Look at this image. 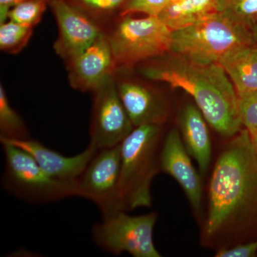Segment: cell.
<instances>
[{"mask_svg":"<svg viewBox=\"0 0 257 257\" xmlns=\"http://www.w3.org/2000/svg\"><path fill=\"white\" fill-rule=\"evenodd\" d=\"M204 234L214 237L257 219V156L243 128L221 154L211 175Z\"/></svg>","mask_w":257,"mask_h":257,"instance_id":"obj_1","label":"cell"},{"mask_svg":"<svg viewBox=\"0 0 257 257\" xmlns=\"http://www.w3.org/2000/svg\"><path fill=\"white\" fill-rule=\"evenodd\" d=\"M170 54L143 67L147 79L167 83L192 96L208 124L221 136L233 138L241 131L237 93L219 63L199 64Z\"/></svg>","mask_w":257,"mask_h":257,"instance_id":"obj_2","label":"cell"},{"mask_svg":"<svg viewBox=\"0 0 257 257\" xmlns=\"http://www.w3.org/2000/svg\"><path fill=\"white\" fill-rule=\"evenodd\" d=\"M162 126H136L121 144L119 196L124 211L151 207L152 180L161 171Z\"/></svg>","mask_w":257,"mask_h":257,"instance_id":"obj_3","label":"cell"},{"mask_svg":"<svg viewBox=\"0 0 257 257\" xmlns=\"http://www.w3.org/2000/svg\"><path fill=\"white\" fill-rule=\"evenodd\" d=\"M253 45L252 32L216 12L172 32L170 53L196 63H218L230 51Z\"/></svg>","mask_w":257,"mask_h":257,"instance_id":"obj_4","label":"cell"},{"mask_svg":"<svg viewBox=\"0 0 257 257\" xmlns=\"http://www.w3.org/2000/svg\"><path fill=\"white\" fill-rule=\"evenodd\" d=\"M5 165L2 187L15 197L35 204L77 197L76 182H62L47 175L23 149L3 143Z\"/></svg>","mask_w":257,"mask_h":257,"instance_id":"obj_5","label":"cell"},{"mask_svg":"<svg viewBox=\"0 0 257 257\" xmlns=\"http://www.w3.org/2000/svg\"><path fill=\"white\" fill-rule=\"evenodd\" d=\"M107 36L116 66H131L170 53L172 31L158 17L124 15Z\"/></svg>","mask_w":257,"mask_h":257,"instance_id":"obj_6","label":"cell"},{"mask_svg":"<svg viewBox=\"0 0 257 257\" xmlns=\"http://www.w3.org/2000/svg\"><path fill=\"white\" fill-rule=\"evenodd\" d=\"M124 211L92 226V238L96 246L116 256L126 252L134 257L162 256L153 240L157 213L130 216Z\"/></svg>","mask_w":257,"mask_h":257,"instance_id":"obj_7","label":"cell"},{"mask_svg":"<svg viewBox=\"0 0 257 257\" xmlns=\"http://www.w3.org/2000/svg\"><path fill=\"white\" fill-rule=\"evenodd\" d=\"M121 145L97 150L76 182L77 197L95 204L103 219L124 211L119 196Z\"/></svg>","mask_w":257,"mask_h":257,"instance_id":"obj_8","label":"cell"},{"mask_svg":"<svg viewBox=\"0 0 257 257\" xmlns=\"http://www.w3.org/2000/svg\"><path fill=\"white\" fill-rule=\"evenodd\" d=\"M93 93L89 145L97 150L121 145L135 126L120 99L114 74Z\"/></svg>","mask_w":257,"mask_h":257,"instance_id":"obj_9","label":"cell"},{"mask_svg":"<svg viewBox=\"0 0 257 257\" xmlns=\"http://www.w3.org/2000/svg\"><path fill=\"white\" fill-rule=\"evenodd\" d=\"M49 5L59 28L54 48L66 62L80 55L102 35L95 22L65 0H50Z\"/></svg>","mask_w":257,"mask_h":257,"instance_id":"obj_10","label":"cell"},{"mask_svg":"<svg viewBox=\"0 0 257 257\" xmlns=\"http://www.w3.org/2000/svg\"><path fill=\"white\" fill-rule=\"evenodd\" d=\"M71 86L81 92H94L116 68L109 40L104 33L87 50L68 61Z\"/></svg>","mask_w":257,"mask_h":257,"instance_id":"obj_11","label":"cell"},{"mask_svg":"<svg viewBox=\"0 0 257 257\" xmlns=\"http://www.w3.org/2000/svg\"><path fill=\"white\" fill-rule=\"evenodd\" d=\"M189 156L178 130H171L160 148V170L177 180L193 209L199 212L202 204V184Z\"/></svg>","mask_w":257,"mask_h":257,"instance_id":"obj_12","label":"cell"},{"mask_svg":"<svg viewBox=\"0 0 257 257\" xmlns=\"http://www.w3.org/2000/svg\"><path fill=\"white\" fill-rule=\"evenodd\" d=\"M28 152L39 166L52 178L62 182H76L94 156L97 150L88 145L84 151L72 157L64 156L37 140H0Z\"/></svg>","mask_w":257,"mask_h":257,"instance_id":"obj_13","label":"cell"},{"mask_svg":"<svg viewBox=\"0 0 257 257\" xmlns=\"http://www.w3.org/2000/svg\"><path fill=\"white\" fill-rule=\"evenodd\" d=\"M116 87L135 127L145 124L162 126L165 122L168 113L167 105L156 93L132 81L116 82Z\"/></svg>","mask_w":257,"mask_h":257,"instance_id":"obj_14","label":"cell"},{"mask_svg":"<svg viewBox=\"0 0 257 257\" xmlns=\"http://www.w3.org/2000/svg\"><path fill=\"white\" fill-rule=\"evenodd\" d=\"M207 122L199 108L193 104L184 106L179 116L184 146L197 162L203 174L208 170L211 156V139Z\"/></svg>","mask_w":257,"mask_h":257,"instance_id":"obj_15","label":"cell"},{"mask_svg":"<svg viewBox=\"0 0 257 257\" xmlns=\"http://www.w3.org/2000/svg\"><path fill=\"white\" fill-rule=\"evenodd\" d=\"M237 94L257 92V46L246 45L230 51L218 62Z\"/></svg>","mask_w":257,"mask_h":257,"instance_id":"obj_16","label":"cell"},{"mask_svg":"<svg viewBox=\"0 0 257 257\" xmlns=\"http://www.w3.org/2000/svg\"><path fill=\"white\" fill-rule=\"evenodd\" d=\"M219 0H171L158 18L172 30L190 26L217 12Z\"/></svg>","mask_w":257,"mask_h":257,"instance_id":"obj_17","label":"cell"},{"mask_svg":"<svg viewBox=\"0 0 257 257\" xmlns=\"http://www.w3.org/2000/svg\"><path fill=\"white\" fill-rule=\"evenodd\" d=\"M30 139L28 128L20 115L13 109L3 84L0 85V140Z\"/></svg>","mask_w":257,"mask_h":257,"instance_id":"obj_18","label":"cell"},{"mask_svg":"<svg viewBox=\"0 0 257 257\" xmlns=\"http://www.w3.org/2000/svg\"><path fill=\"white\" fill-rule=\"evenodd\" d=\"M217 12L250 31L257 26V0H219Z\"/></svg>","mask_w":257,"mask_h":257,"instance_id":"obj_19","label":"cell"},{"mask_svg":"<svg viewBox=\"0 0 257 257\" xmlns=\"http://www.w3.org/2000/svg\"><path fill=\"white\" fill-rule=\"evenodd\" d=\"M93 21H100L121 13L128 0H65Z\"/></svg>","mask_w":257,"mask_h":257,"instance_id":"obj_20","label":"cell"},{"mask_svg":"<svg viewBox=\"0 0 257 257\" xmlns=\"http://www.w3.org/2000/svg\"><path fill=\"white\" fill-rule=\"evenodd\" d=\"M32 27L9 20L0 25V49L8 54H18L26 46L32 35Z\"/></svg>","mask_w":257,"mask_h":257,"instance_id":"obj_21","label":"cell"},{"mask_svg":"<svg viewBox=\"0 0 257 257\" xmlns=\"http://www.w3.org/2000/svg\"><path fill=\"white\" fill-rule=\"evenodd\" d=\"M50 0H27L10 10L8 19L25 26L37 25L47 9Z\"/></svg>","mask_w":257,"mask_h":257,"instance_id":"obj_22","label":"cell"},{"mask_svg":"<svg viewBox=\"0 0 257 257\" xmlns=\"http://www.w3.org/2000/svg\"><path fill=\"white\" fill-rule=\"evenodd\" d=\"M238 109L242 126L257 128V92L237 94Z\"/></svg>","mask_w":257,"mask_h":257,"instance_id":"obj_23","label":"cell"},{"mask_svg":"<svg viewBox=\"0 0 257 257\" xmlns=\"http://www.w3.org/2000/svg\"><path fill=\"white\" fill-rule=\"evenodd\" d=\"M171 0H128L121 12V16L143 13L147 16L158 17Z\"/></svg>","mask_w":257,"mask_h":257,"instance_id":"obj_24","label":"cell"},{"mask_svg":"<svg viewBox=\"0 0 257 257\" xmlns=\"http://www.w3.org/2000/svg\"><path fill=\"white\" fill-rule=\"evenodd\" d=\"M257 251V239L251 242L230 248H223L216 253V257H251Z\"/></svg>","mask_w":257,"mask_h":257,"instance_id":"obj_25","label":"cell"},{"mask_svg":"<svg viewBox=\"0 0 257 257\" xmlns=\"http://www.w3.org/2000/svg\"><path fill=\"white\" fill-rule=\"evenodd\" d=\"M27 0H0V25L8 21L10 10Z\"/></svg>","mask_w":257,"mask_h":257,"instance_id":"obj_26","label":"cell"},{"mask_svg":"<svg viewBox=\"0 0 257 257\" xmlns=\"http://www.w3.org/2000/svg\"><path fill=\"white\" fill-rule=\"evenodd\" d=\"M247 130L253 150H254L255 154L257 156V128H250V130Z\"/></svg>","mask_w":257,"mask_h":257,"instance_id":"obj_27","label":"cell"},{"mask_svg":"<svg viewBox=\"0 0 257 257\" xmlns=\"http://www.w3.org/2000/svg\"><path fill=\"white\" fill-rule=\"evenodd\" d=\"M252 33L253 39H254L255 45H256L257 46V26L256 27V28L253 29Z\"/></svg>","mask_w":257,"mask_h":257,"instance_id":"obj_28","label":"cell"}]
</instances>
